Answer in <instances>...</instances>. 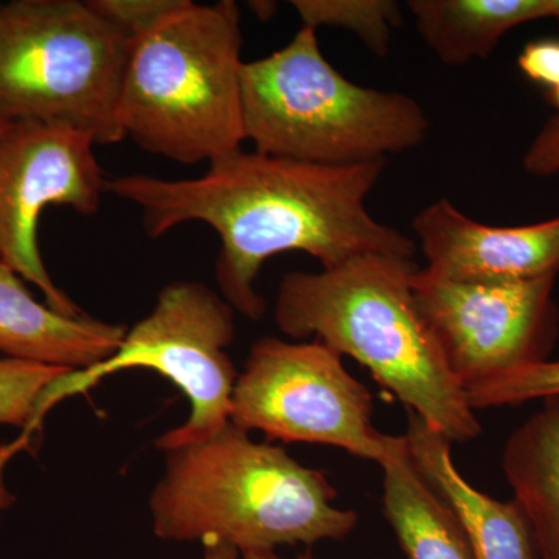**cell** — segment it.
Instances as JSON below:
<instances>
[{
  "instance_id": "cell-1",
  "label": "cell",
  "mask_w": 559,
  "mask_h": 559,
  "mask_svg": "<svg viewBox=\"0 0 559 559\" xmlns=\"http://www.w3.org/2000/svg\"><path fill=\"white\" fill-rule=\"evenodd\" d=\"M384 168L385 160L318 165L240 150L212 162L200 178L120 176L108 179L106 193L138 205L151 238L191 221L212 227L221 240V296L235 311L260 320L266 301L255 280L280 253L300 250L322 270L369 253L415 260L417 242L367 209Z\"/></svg>"
},
{
  "instance_id": "cell-2",
  "label": "cell",
  "mask_w": 559,
  "mask_h": 559,
  "mask_svg": "<svg viewBox=\"0 0 559 559\" xmlns=\"http://www.w3.org/2000/svg\"><path fill=\"white\" fill-rule=\"evenodd\" d=\"M418 267L369 253L322 272H290L280 283L275 322L286 336H312L358 360L407 412L451 443H468L481 426L419 318Z\"/></svg>"
},
{
  "instance_id": "cell-3",
  "label": "cell",
  "mask_w": 559,
  "mask_h": 559,
  "mask_svg": "<svg viewBox=\"0 0 559 559\" xmlns=\"http://www.w3.org/2000/svg\"><path fill=\"white\" fill-rule=\"evenodd\" d=\"M164 452L165 473L150 498L157 538L224 543L245 555L341 540L358 525L356 511L334 506L325 473L231 423Z\"/></svg>"
},
{
  "instance_id": "cell-4",
  "label": "cell",
  "mask_w": 559,
  "mask_h": 559,
  "mask_svg": "<svg viewBox=\"0 0 559 559\" xmlns=\"http://www.w3.org/2000/svg\"><path fill=\"white\" fill-rule=\"evenodd\" d=\"M241 49L237 3L187 0L131 44L117 106L124 138L180 164L242 150Z\"/></svg>"
},
{
  "instance_id": "cell-5",
  "label": "cell",
  "mask_w": 559,
  "mask_h": 559,
  "mask_svg": "<svg viewBox=\"0 0 559 559\" xmlns=\"http://www.w3.org/2000/svg\"><path fill=\"white\" fill-rule=\"evenodd\" d=\"M316 32L301 27L283 49L242 62V127L257 153L356 165L421 145L429 132L423 106L403 92L345 79L320 50Z\"/></svg>"
},
{
  "instance_id": "cell-6",
  "label": "cell",
  "mask_w": 559,
  "mask_h": 559,
  "mask_svg": "<svg viewBox=\"0 0 559 559\" xmlns=\"http://www.w3.org/2000/svg\"><path fill=\"white\" fill-rule=\"evenodd\" d=\"M131 43L87 0L0 5V120L61 121L97 145L124 138L117 117Z\"/></svg>"
},
{
  "instance_id": "cell-7",
  "label": "cell",
  "mask_w": 559,
  "mask_h": 559,
  "mask_svg": "<svg viewBox=\"0 0 559 559\" xmlns=\"http://www.w3.org/2000/svg\"><path fill=\"white\" fill-rule=\"evenodd\" d=\"M235 310L194 280L165 286L153 311L127 331L119 349L94 369L72 371L40 396L36 419L55 403L86 392L108 374L151 369L175 382L190 401V418L157 440L160 451L207 439L230 423L238 371L227 348L237 334Z\"/></svg>"
},
{
  "instance_id": "cell-8",
  "label": "cell",
  "mask_w": 559,
  "mask_h": 559,
  "mask_svg": "<svg viewBox=\"0 0 559 559\" xmlns=\"http://www.w3.org/2000/svg\"><path fill=\"white\" fill-rule=\"evenodd\" d=\"M373 399L318 340L263 337L250 348L231 395L230 423L267 440L325 444L380 463L390 436L371 423Z\"/></svg>"
},
{
  "instance_id": "cell-9",
  "label": "cell",
  "mask_w": 559,
  "mask_h": 559,
  "mask_svg": "<svg viewBox=\"0 0 559 559\" xmlns=\"http://www.w3.org/2000/svg\"><path fill=\"white\" fill-rule=\"evenodd\" d=\"M557 277L463 282L418 267L415 307L460 388L550 359L559 336Z\"/></svg>"
},
{
  "instance_id": "cell-10",
  "label": "cell",
  "mask_w": 559,
  "mask_h": 559,
  "mask_svg": "<svg viewBox=\"0 0 559 559\" xmlns=\"http://www.w3.org/2000/svg\"><path fill=\"white\" fill-rule=\"evenodd\" d=\"M90 132L61 121L24 120L0 132V261L38 286L60 314H86L62 293L40 259L38 221L47 207L92 216L106 182Z\"/></svg>"
},
{
  "instance_id": "cell-11",
  "label": "cell",
  "mask_w": 559,
  "mask_h": 559,
  "mask_svg": "<svg viewBox=\"0 0 559 559\" xmlns=\"http://www.w3.org/2000/svg\"><path fill=\"white\" fill-rule=\"evenodd\" d=\"M425 270L463 282H516L559 274V216L538 224L496 227L432 202L412 223Z\"/></svg>"
},
{
  "instance_id": "cell-12",
  "label": "cell",
  "mask_w": 559,
  "mask_h": 559,
  "mask_svg": "<svg viewBox=\"0 0 559 559\" xmlns=\"http://www.w3.org/2000/svg\"><path fill=\"white\" fill-rule=\"evenodd\" d=\"M127 329L83 314L69 318L40 305L21 275L0 261V353L73 371L94 369L119 349Z\"/></svg>"
},
{
  "instance_id": "cell-13",
  "label": "cell",
  "mask_w": 559,
  "mask_h": 559,
  "mask_svg": "<svg viewBox=\"0 0 559 559\" xmlns=\"http://www.w3.org/2000/svg\"><path fill=\"white\" fill-rule=\"evenodd\" d=\"M423 476L457 514L476 559H539L535 536L516 500L502 502L474 488L452 460V443L407 412L404 433Z\"/></svg>"
},
{
  "instance_id": "cell-14",
  "label": "cell",
  "mask_w": 559,
  "mask_h": 559,
  "mask_svg": "<svg viewBox=\"0 0 559 559\" xmlns=\"http://www.w3.org/2000/svg\"><path fill=\"white\" fill-rule=\"evenodd\" d=\"M382 509L406 559H476L457 514L412 459L404 436H390Z\"/></svg>"
},
{
  "instance_id": "cell-15",
  "label": "cell",
  "mask_w": 559,
  "mask_h": 559,
  "mask_svg": "<svg viewBox=\"0 0 559 559\" xmlns=\"http://www.w3.org/2000/svg\"><path fill=\"white\" fill-rule=\"evenodd\" d=\"M407 9L426 46L452 68L485 60L520 25L559 24V0H411Z\"/></svg>"
},
{
  "instance_id": "cell-16",
  "label": "cell",
  "mask_w": 559,
  "mask_h": 559,
  "mask_svg": "<svg viewBox=\"0 0 559 559\" xmlns=\"http://www.w3.org/2000/svg\"><path fill=\"white\" fill-rule=\"evenodd\" d=\"M502 469L524 510L539 559H559V396L543 400L507 440Z\"/></svg>"
},
{
  "instance_id": "cell-17",
  "label": "cell",
  "mask_w": 559,
  "mask_h": 559,
  "mask_svg": "<svg viewBox=\"0 0 559 559\" xmlns=\"http://www.w3.org/2000/svg\"><path fill=\"white\" fill-rule=\"evenodd\" d=\"M304 27L344 28L377 55L385 58L393 31L403 22V11L393 0H293Z\"/></svg>"
},
{
  "instance_id": "cell-18",
  "label": "cell",
  "mask_w": 559,
  "mask_h": 559,
  "mask_svg": "<svg viewBox=\"0 0 559 559\" xmlns=\"http://www.w3.org/2000/svg\"><path fill=\"white\" fill-rule=\"evenodd\" d=\"M72 371L28 360L0 359V425H35L43 393Z\"/></svg>"
},
{
  "instance_id": "cell-19",
  "label": "cell",
  "mask_w": 559,
  "mask_h": 559,
  "mask_svg": "<svg viewBox=\"0 0 559 559\" xmlns=\"http://www.w3.org/2000/svg\"><path fill=\"white\" fill-rule=\"evenodd\" d=\"M471 409L514 407L533 400L559 396V359H547L499 374L466 389Z\"/></svg>"
},
{
  "instance_id": "cell-20",
  "label": "cell",
  "mask_w": 559,
  "mask_h": 559,
  "mask_svg": "<svg viewBox=\"0 0 559 559\" xmlns=\"http://www.w3.org/2000/svg\"><path fill=\"white\" fill-rule=\"evenodd\" d=\"M92 10L108 21L130 43L148 35L187 0H87Z\"/></svg>"
},
{
  "instance_id": "cell-21",
  "label": "cell",
  "mask_w": 559,
  "mask_h": 559,
  "mask_svg": "<svg viewBox=\"0 0 559 559\" xmlns=\"http://www.w3.org/2000/svg\"><path fill=\"white\" fill-rule=\"evenodd\" d=\"M522 167L532 176L549 178L559 173V116L551 117L540 128L525 151Z\"/></svg>"
},
{
  "instance_id": "cell-22",
  "label": "cell",
  "mask_w": 559,
  "mask_h": 559,
  "mask_svg": "<svg viewBox=\"0 0 559 559\" xmlns=\"http://www.w3.org/2000/svg\"><path fill=\"white\" fill-rule=\"evenodd\" d=\"M518 64L525 76L546 86H559V39L530 43L521 51Z\"/></svg>"
},
{
  "instance_id": "cell-23",
  "label": "cell",
  "mask_w": 559,
  "mask_h": 559,
  "mask_svg": "<svg viewBox=\"0 0 559 559\" xmlns=\"http://www.w3.org/2000/svg\"><path fill=\"white\" fill-rule=\"evenodd\" d=\"M204 559H241V554L229 544L205 543Z\"/></svg>"
},
{
  "instance_id": "cell-24",
  "label": "cell",
  "mask_w": 559,
  "mask_h": 559,
  "mask_svg": "<svg viewBox=\"0 0 559 559\" xmlns=\"http://www.w3.org/2000/svg\"><path fill=\"white\" fill-rule=\"evenodd\" d=\"M241 559H283L277 557L274 551H250V554L241 555ZM297 559H312L311 557H301Z\"/></svg>"
},
{
  "instance_id": "cell-25",
  "label": "cell",
  "mask_w": 559,
  "mask_h": 559,
  "mask_svg": "<svg viewBox=\"0 0 559 559\" xmlns=\"http://www.w3.org/2000/svg\"><path fill=\"white\" fill-rule=\"evenodd\" d=\"M551 102H554L555 106L559 109V86L551 90Z\"/></svg>"
},
{
  "instance_id": "cell-26",
  "label": "cell",
  "mask_w": 559,
  "mask_h": 559,
  "mask_svg": "<svg viewBox=\"0 0 559 559\" xmlns=\"http://www.w3.org/2000/svg\"><path fill=\"white\" fill-rule=\"evenodd\" d=\"M5 121L0 120V132H2L3 128H5Z\"/></svg>"
}]
</instances>
